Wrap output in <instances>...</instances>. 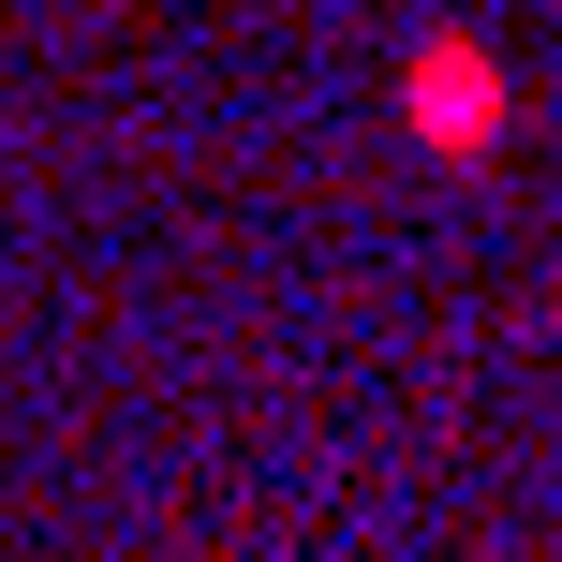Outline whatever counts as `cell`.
I'll return each mask as SVG.
<instances>
[{
  "label": "cell",
  "instance_id": "1",
  "mask_svg": "<svg viewBox=\"0 0 562 562\" xmlns=\"http://www.w3.org/2000/svg\"><path fill=\"white\" fill-rule=\"evenodd\" d=\"M400 134H415L429 164H504V148H518V75H504V45H474V30H415V45H400Z\"/></svg>",
  "mask_w": 562,
  "mask_h": 562
}]
</instances>
